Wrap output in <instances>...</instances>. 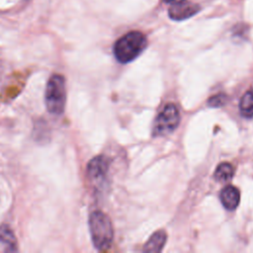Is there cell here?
<instances>
[{"label": "cell", "mask_w": 253, "mask_h": 253, "mask_svg": "<svg viewBox=\"0 0 253 253\" xmlns=\"http://www.w3.org/2000/svg\"><path fill=\"white\" fill-rule=\"evenodd\" d=\"M89 228L94 246L100 251L108 250L114 237V229L110 217L101 211H93L89 216Z\"/></svg>", "instance_id": "obj_1"}, {"label": "cell", "mask_w": 253, "mask_h": 253, "mask_svg": "<svg viewBox=\"0 0 253 253\" xmlns=\"http://www.w3.org/2000/svg\"><path fill=\"white\" fill-rule=\"evenodd\" d=\"M145 36L137 31H132L120 38L114 45V54L122 63H127L137 57L146 47Z\"/></svg>", "instance_id": "obj_2"}, {"label": "cell", "mask_w": 253, "mask_h": 253, "mask_svg": "<svg viewBox=\"0 0 253 253\" xmlns=\"http://www.w3.org/2000/svg\"><path fill=\"white\" fill-rule=\"evenodd\" d=\"M44 102L46 110L52 115H61L64 112L66 103V88L64 77L60 74H53L47 81Z\"/></svg>", "instance_id": "obj_3"}, {"label": "cell", "mask_w": 253, "mask_h": 253, "mask_svg": "<svg viewBox=\"0 0 253 253\" xmlns=\"http://www.w3.org/2000/svg\"><path fill=\"white\" fill-rule=\"evenodd\" d=\"M180 123V113L174 104H167L156 117L153 135H166L171 133Z\"/></svg>", "instance_id": "obj_4"}, {"label": "cell", "mask_w": 253, "mask_h": 253, "mask_svg": "<svg viewBox=\"0 0 253 253\" xmlns=\"http://www.w3.org/2000/svg\"><path fill=\"white\" fill-rule=\"evenodd\" d=\"M109 165V159L103 155L96 156L90 160L87 166V175L90 181L93 183H101L106 178Z\"/></svg>", "instance_id": "obj_5"}, {"label": "cell", "mask_w": 253, "mask_h": 253, "mask_svg": "<svg viewBox=\"0 0 253 253\" xmlns=\"http://www.w3.org/2000/svg\"><path fill=\"white\" fill-rule=\"evenodd\" d=\"M200 9V6L197 4L182 2L173 4L168 10V15L174 21H182L196 15Z\"/></svg>", "instance_id": "obj_6"}, {"label": "cell", "mask_w": 253, "mask_h": 253, "mask_svg": "<svg viewBox=\"0 0 253 253\" xmlns=\"http://www.w3.org/2000/svg\"><path fill=\"white\" fill-rule=\"evenodd\" d=\"M220 202L222 206L228 210L233 211L237 208L240 201L239 190L234 186H226L220 192Z\"/></svg>", "instance_id": "obj_7"}, {"label": "cell", "mask_w": 253, "mask_h": 253, "mask_svg": "<svg viewBox=\"0 0 253 253\" xmlns=\"http://www.w3.org/2000/svg\"><path fill=\"white\" fill-rule=\"evenodd\" d=\"M18 250L16 237L8 225L0 226V252H15Z\"/></svg>", "instance_id": "obj_8"}, {"label": "cell", "mask_w": 253, "mask_h": 253, "mask_svg": "<svg viewBox=\"0 0 253 253\" xmlns=\"http://www.w3.org/2000/svg\"><path fill=\"white\" fill-rule=\"evenodd\" d=\"M167 240V234L164 230H158L154 232L148 241L143 246L144 252H160L162 251L165 243Z\"/></svg>", "instance_id": "obj_9"}, {"label": "cell", "mask_w": 253, "mask_h": 253, "mask_svg": "<svg viewBox=\"0 0 253 253\" xmlns=\"http://www.w3.org/2000/svg\"><path fill=\"white\" fill-rule=\"evenodd\" d=\"M239 110L243 117L249 119L253 117V90H248L244 93L240 99Z\"/></svg>", "instance_id": "obj_10"}, {"label": "cell", "mask_w": 253, "mask_h": 253, "mask_svg": "<svg viewBox=\"0 0 253 253\" xmlns=\"http://www.w3.org/2000/svg\"><path fill=\"white\" fill-rule=\"evenodd\" d=\"M214 179L218 182H228L233 176V167L228 162L220 163L214 171Z\"/></svg>", "instance_id": "obj_11"}, {"label": "cell", "mask_w": 253, "mask_h": 253, "mask_svg": "<svg viewBox=\"0 0 253 253\" xmlns=\"http://www.w3.org/2000/svg\"><path fill=\"white\" fill-rule=\"evenodd\" d=\"M225 100H226V96L222 93H219V94L212 96L211 99H209V105L211 107H214V108L221 107L222 105H224Z\"/></svg>", "instance_id": "obj_12"}, {"label": "cell", "mask_w": 253, "mask_h": 253, "mask_svg": "<svg viewBox=\"0 0 253 253\" xmlns=\"http://www.w3.org/2000/svg\"><path fill=\"white\" fill-rule=\"evenodd\" d=\"M165 3H168V4H177V3H182V2H185L186 0H163Z\"/></svg>", "instance_id": "obj_13"}]
</instances>
